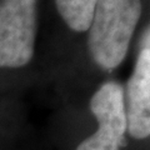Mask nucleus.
<instances>
[{"instance_id":"nucleus-1","label":"nucleus","mask_w":150,"mask_h":150,"mask_svg":"<svg viewBox=\"0 0 150 150\" xmlns=\"http://www.w3.org/2000/svg\"><path fill=\"white\" fill-rule=\"evenodd\" d=\"M143 11L142 0H98L89 26L88 49L98 67L123 63Z\"/></svg>"},{"instance_id":"nucleus-2","label":"nucleus","mask_w":150,"mask_h":150,"mask_svg":"<svg viewBox=\"0 0 150 150\" xmlns=\"http://www.w3.org/2000/svg\"><path fill=\"white\" fill-rule=\"evenodd\" d=\"M36 0H0V68H21L33 59Z\"/></svg>"},{"instance_id":"nucleus-3","label":"nucleus","mask_w":150,"mask_h":150,"mask_svg":"<svg viewBox=\"0 0 150 150\" xmlns=\"http://www.w3.org/2000/svg\"><path fill=\"white\" fill-rule=\"evenodd\" d=\"M90 110L99 128L84 139L76 150H120L128 130L124 86L118 81L104 83L91 96Z\"/></svg>"},{"instance_id":"nucleus-4","label":"nucleus","mask_w":150,"mask_h":150,"mask_svg":"<svg viewBox=\"0 0 150 150\" xmlns=\"http://www.w3.org/2000/svg\"><path fill=\"white\" fill-rule=\"evenodd\" d=\"M128 133L135 139L150 135V45L146 29L133 74L124 89Z\"/></svg>"},{"instance_id":"nucleus-5","label":"nucleus","mask_w":150,"mask_h":150,"mask_svg":"<svg viewBox=\"0 0 150 150\" xmlns=\"http://www.w3.org/2000/svg\"><path fill=\"white\" fill-rule=\"evenodd\" d=\"M98 0H55L56 9L70 29L78 33L89 30Z\"/></svg>"}]
</instances>
